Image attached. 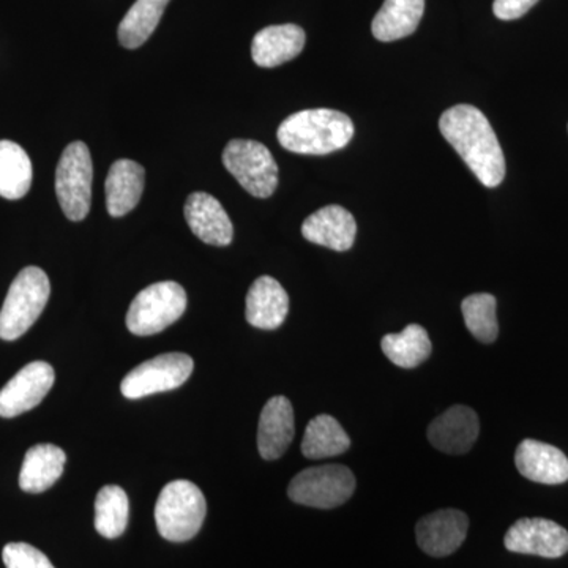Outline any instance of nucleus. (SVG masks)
<instances>
[{
  "instance_id": "nucleus-7",
  "label": "nucleus",
  "mask_w": 568,
  "mask_h": 568,
  "mask_svg": "<svg viewBox=\"0 0 568 568\" xmlns=\"http://www.w3.org/2000/svg\"><path fill=\"white\" fill-rule=\"evenodd\" d=\"M355 477L343 465L308 467L291 480L287 496L301 506L331 510L343 506L353 497Z\"/></svg>"
},
{
  "instance_id": "nucleus-19",
  "label": "nucleus",
  "mask_w": 568,
  "mask_h": 568,
  "mask_svg": "<svg viewBox=\"0 0 568 568\" xmlns=\"http://www.w3.org/2000/svg\"><path fill=\"white\" fill-rule=\"evenodd\" d=\"M305 47L304 29L295 24L268 26L254 36L253 61L264 69H274L293 61Z\"/></svg>"
},
{
  "instance_id": "nucleus-21",
  "label": "nucleus",
  "mask_w": 568,
  "mask_h": 568,
  "mask_svg": "<svg viewBox=\"0 0 568 568\" xmlns=\"http://www.w3.org/2000/svg\"><path fill=\"white\" fill-rule=\"evenodd\" d=\"M65 462V452L52 444H39L29 448L20 473L22 491L39 495L50 489L62 477Z\"/></svg>"
},
{
  "instance_id": "nucleus-11",
  "label": "nucleus",
  "mask_w": 568,
  "mask_h": 568,
  "mask_svg": "<svg viewBox=\"0 0 568 568\" xmlns=\"http://www.w3.org/2000/svg\"><path fill=\"white\" fill-rule=\"evenodd\" d=\"M504 545L518 555L558 559L568 552V532L551 519L521 518L507 530Z\"/></svg>"
},
{
  "instance_id": "nucleus-4",
  "label": "nucleus",
  "mask_w": 568,
  "mask_h": 568,
  "mask_svg": "<svg viewBox=\"0 0 568 568\" xmlns=\"http://www.w3.org/2000/svg\"><path fill=\"white\" fill-rule=\"evenodd\" d=\"M50 295V278L40 267L22 268L0 310V338L6 342L21 338L43 313Z\"/></svg>"
},
{
  "instance_id": "nucleus-2",
  "label": "nucleus",
  "mask_w": 568,
  "mask_h": 568,
  "mask_svg": "<svg viewBox=\"0 0 568 568\" xmlns=\"http://www.w3.org/2000/svg\"><path fill=\"white\" fill-rule=\"evenodd\" d=\"M280 144L286 151L302 155H327L342 151L354 136L349 115L334 110H305L295 112L280 125Z\"/></svg>"
},
{
  "instance_id": "nucleus-27",
  "label": "nucleus",
  "mask_w": 568,
  "mask_h": 568,
  "mask_svg": "<svg viewBox=\"0 0 568 568\" xmlns=\"http://www.w3.org/2000/svg\"><path fill=\"white\" fill-rule=\"evenodd\" d=\"M129 496L118 485H106L95 499V529L104 538H118L129 525Z\"/></svg>"
},
{
  "instance_id": "nucleus-16",
  "label": "nucleus",
  "mask_w": 568,
  "mask_h": 568,
  "mask_svg": "<svg viewBox=\"0 0 568 568\" xmlns=\"http://www.w3.org/2000/svg\"><path fill=\"white\" fill-rule=\"evenodd\" d=\"M302 235L312 244L347 252L354 245L357 223L342 205H327L312 213L302 224Z\"/></svg>"
},
{
  "instance_id": "nucleus-17",
  "label": "nucleus",
  "mask_w": 568,
  "mask_h": 568,
  "mask_svg": "<svg viewBox=\"0 0 568 568\" xmlns=\"http://www.w3.org/2000/svg\"><path fill=\"white\" fill-rule=\"evenodd\" d=\"M515 465L523 477L544 485H560L568 480V458L558 447L525 439L515 454Z\"/></svg>"
},
{
  "instance_id": "nucleus-26",
  "label": "nucleus",
  "mask_w": 568,
  "mask_h": 568,
  "mask_svg": "<svg viewBox=\"0 0 568 568\" xmlns=\"http://www.w3.org/2000/svg\"><path fill=\"white\" fill-rule=\"evenodd\" d=\"M170 0H136L119 26V41L126 50L142 47L155 32Z\"/></svg>"
},
{
  "instance_id": "nucleus-28",
  "label": "nucleus",
  "mask_w": 568,
  "mask_h": 568,
  "mask_svg": "<svg viewBox=\"0 0 568 568\" xmlns=\"http://www.w3.org/2000/svg\"><path fill=\"white\" fill-rule=\"evenodd\" d=\"M496 297L491 294H473L462 304L463 317L467 331L485 345H491L499 335V324L496 316Z\"/></svg>"
},
{
  "instance_id": "nucleus-13",
  "label": "nucleus",
  "mask_w": 568,
  "mask_h": 568,
  "mask_svg": "<svg viewBox=\"0 0 568 568\" xmlns=\"http://www.w3.org/2000/svg\"><path fill=\"white\" fill-rule=\"evenodd\" d=\"M480 435L476 410L463 405L448 407L443 416L428 426V440L437 450L448 455H465Z\"/></svg>"
},
{
  "instance_id": "nucleus-25",
  "label": "nucleus",
  "mask_w": 568,
  "mask_h": 568,
  "mask_svg": "<svg viewBox=\"0 0 568 568\" xmlns=\"http://www.w3.org/2000/svg\"><path fill=\"white\" fill-rule=\"evenodd\" d=\"M388 361L399 368H417L432 355V339L422 325L409 324L402 334H388L381 339Z\"/></svg>"
},
{
  "instance_id": "nucleus-22",
  "label": "nucleus",
  "mask_w": 568,
  "mask_h": 568,
  "mask_svg": "<svg viewBox=\"0 0 568 568\" xmlns=\"http://www.w3.org/2000/svg\"><path fill=\"white\" fill-rule=\"evenodd\" d=\"M425 0H386L373 20V36L379 41H395L417 31L424 17Z\"/></svg>"
},
{
  "instance_id": "nucleus-6",
  "label": "nucleus",
  "mask_w": 568,
  "mask_h": 568,
  "mask_svg": "<svg viewBox=\"0 0 568 568\" xmlns=\"http://www.w3.org/2000/svg\"><path fill=\"white\" fill-rule=\"evenodd\" d=\"M93 166L91 152L81 141L71 142L55 170V193L71 222H81L91 211Z\"/></svg>"
},
{
  "instance_id": "nucleus-8",
  "label": "nucleus",
  "mask_w": 568,
  "mask_h": 568,
  "mask_svg": "<svg viewBox=\"0 0 568 568\" xmlns=\"http://www.w3.org/2000/svg\"><path fill=\"white\" fill-rule=\"evenodd\" d=\"M223 164L254 197H268L278 186V164L261 142L233 140L224 148Z\"/></svg>"
},
{
  "instance_id": "nucleus-9",
  "label": "nucleus",
  "mask_w": 568,
  "mask_h": 568,
  "mask_svg": "<svg viewBox=\"0 0 568 568\" xmlns=\"http://www.w3.org/2000/svg\"><path fill=\"white\" fill-rule=\"evenodd\" d=\"M193 358L183 353L160 354L138 365L123 377L121 390L129 399L170 392L183 386L192 376Z\"/></svg>"
},
{
  "instance_id": "nucleus-30",
  "label": "nucleus",
  "mask_w": 568,
  "mask_h": 568,
  "mask_svg": "<svg viewBox=\"0 0 568 568\" xmlns=\"http://www.w3.org/2000/svg\"><path fill=\"white\" fill-rule=\"evenodd\" d=\"M538 0H495L493 11L499 20L511 21L525 17Z\"/></svg>"
},
{
  "instance_id": "nucleus-29",
  "label": "nucleus",
  "mask_w": 568,
  "mask_h": 568,
  "mask_svg": "<svg viewBox=\"0 0 568 568\" xmlns=\"http://www.w3.org/2000/svg\"><path fill=\"white\" fill-rule=\"evenodd\" d=\"M7 568H55L51 560L29 544H9L2 551Z\"/></svg>"
},
{
  "instance_id": "nucleus-23",
  "label": "nucleus",
  "mask_w": 568,
  "mask_h": 568,
  "mask_svg": "<svg viewBox=\"0 0 568 568\" xmlns=\"http://www.w3.org/2000/svg\"><path fill=\"white\" fill-rule=\"evenodd\" d=\"M351 439L335 417L321 414L306 425L302 454L308 459L334 458L349 450Z\"/></svg>"
},
{
  "instance_id": "nucleus-10",
  "label": "nucleus",
  "mask_w": 568,
  "mask_h": 568,
  "mask_svg": "<svg viewBox=\"0 0 568 568\" xmlns=\"http://www.w3.org/2000/svg\"><path fill=\"white\" fill-rule=\"evenodd\" d=\"M54 381V368L47 362L26 365L0 390V417H18L39 406L50 394Z\"/></svg>"
},
{
  "instance_id": "nucleus-3",
  "label": "nucleus",
  "mask_w": 568,
  "mask_h": 568,
  "mask_svg": "<svg viewBox=\"0 0 568 568\" xmlns=\"http://www.w3.org/2000/svg\"><path fill=\"white\" fill-rule=\"evenodd\" d=\"M207 514L203 491L189 480H174L160 493L155 506V523L160 536L168 541L192 540Z\"/></svg>"
},
{
  "instance_id": "nucleus-5",
  "label": "nucleus",
  "mask_w": 568,
  "mask_h": 568,
  "mask_svg": "<svg viewBox=\"0 0 568 568\" xmlns=\"http://www.w3.org/2000/svg\"><path fill=\"white\" fill-rule=\"evenodd\" d=\"M186 310V293L181 284H151L134 297L126 313V327L133 335L160 334L181 320Z\"/></svg>"
},
{
  "instance_id": "nucleus-12",
  "label": "nucleus",
  "mask_w": 568,
  "mask_h": 568,
  "mask_svg": "<svg viewBox=\"0 0 568 568\" xmlns=\"http://www.w3.org/2000/svg\"><path fill=\"white\" fill-rule=\"evenodd\" d=\"M467 529H469V518L463 511L455 508L437 510L417 523V544L426 555L433 558H446L465 544Z\"/></svg>"
},
{
  "instance_id": "nucleus-20",
  "label": "nucleus",
  "mask_w": 568,
  "mask_h": 568,
  "mask_svg": "<svg viewBox=\"0 0 568 568\" xmlns=\"http://www.w3.org/2000/svg\"><path fill=\"white\" fill-rule=\"evenodd\" d=\"M145 171L132 160H118L108 173L104 192L106 207L111 216L119 219L133 211L144 192Z\"/></svg>"
},
{
  "instance_id": "nucleus-18",
  "label": "nucleus",
  "mask_w": 568,
  "mask_h": 568,
  "mask_svg": "<svg viewBox=\"0 0 568 568\" xmlns=\"http://www.w3.org/2000/svg\"><path fill=\"white\" fill-rule=\"evenodd\" d=\"M290 297L282 284L272 276H260L246 294L245 316L250 325L275 331L286 320Z\"/></svg>"
},
{
  "instance_id": "nucleus-1",
  "label": "nucleus",
  "mask_w": 568,
  "mask_h": 568,
  "mask_svg": "<svg viewBox=\"0 0 568 568\" xmlns=\"http://www.w3.org/2000/svg\"><path fill=\"white\" fill-rule=\"evenodd\" d=\"M439 130L487 189L504 181L506 156L484 112L470 104H458L440 115Z\"/></svg>"
},
{
  "instance_id": "nucleus-14",
  "label": "nucleus",
  "mask_w": 568,
  "mask_h": 568,
  "mask_svg": "<svg viewBox=\"0 0 568 568\" xmlns=\"http://www.w3.org/2000/svg\"><path fill=\"white\" fill-rule=\"evenodd\" d=\"M183 212L190 230L204 244L226 246L233 242L234 227L230 215L220 201L211 194L203 192L190 194Z\"/></svg>"
},
{
  "instance_id": "nucleus-15",
  "label": "nucleus",
  "mask_w": 568,
  "mask_h": 568,
  "mask_svg": "<svg viewBox=\"0 0 568 568\" xmlns=\"http://www.w3.org/2000/svg\"><path fill=\"white\" fill-rule=\"evenodd\" d=\"M295 435L294 409L286 396H274L265 403L257 426V448L267 462L282 458Z\"/></svg>"
},
{
  "instance_id": "nucleus-24",
  "label": "nucleus",
  "mask_w": 568,
  "mask_h": 568,
  "mask_svg": "<svg viewBox=\"0 0 568 568\" xmlns=\"http://www.w3.org/2000/svg\"><path fill=\"white\" fill-rule=\"evenodd\" d=\"M32 162L20 144L0 141V196L17 201L31 190Z\"/></svg>"
}]
</instances>
